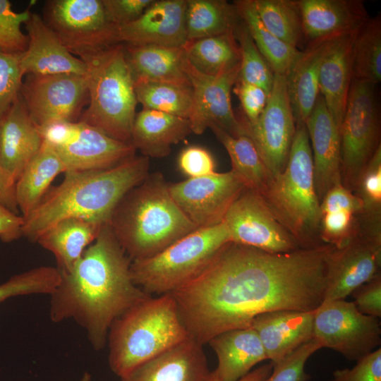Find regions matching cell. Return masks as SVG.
Wrapping results in <instances>:
<instances>
[{
  "instance_id": "46",
  "label": "cell",
  "mask_w": 381,
  "mask_h": 381,
  "mask_svg": "<svg viewBox=\"0 0 381 381\" xmlns=\"http://www.w3.org/2000/svg\"><path fill=\"white\" fill-rule=\"evenodd\" d=\"M357 230L356 215L349 211L341 210L322 215L320 236L323 243L341 248L353 238Z\"/></svg>"
},
{
  "instance_id": "37",
  "label": "cell",
  "mask_w": 381,
  "mask_h": 381,
  "mask_svg": "<svg viewBox=\"0 0 381 381\" xmlns=\"http://www.w3.org/2000/svg\"><path fill=\"white\" fill-rule=\"evenodd\" d=\"M265 28L277 38L297 49L305 44L298 0H253Z\"/></svg>"
},
{
  "instance_id": "20",
  "label": "cell",
  "mask_w": 381,
  "mask_h": 381,
  "mask_svg": "<svg viewBox=\"0 0 381 381\" xmlns=\"http://www.w3.org/2000/svg\"><path fill=\"white\" fill-rule=\"evenodd\" d=\"M313 160L315 188L321 202L326 193L341 183L339 129L320 94L305 121Z\"/></svg>"
},
{
  "instance_id": "7",
  "label": "cell",
  "mask_w": 381,
  "mask_h": 381,
  "mask_svg": "<svg viewBox=\"0 0 381 381\" xmlns=\"http://www.w3.org/2000/svg\"><path fill=\"white\" fill-rule=\"evenodd\" d=\"M86 65L89 105L79 121L131 143L138 99L124 44L117 43L80 57Z\"/></svg>"
},
{
  "instance_id": "42",
  "label": "cell",
  "mask_w": 381,
  "mask_h": 381,
  "mask_svg": "<svg viewBox=\"0 0 381 381\" xmlns=\"http://www.w3.org/2000/svg\"><path fill=\"white\" fill-rule=\"evenodd\" d=\"M30 8L18 13L11 8L8 0H0V52L7 54H22L28 47V37L21 25L30 15Z\"/></svg>"
},
{
  "instance_id": "14",
  "label": "cell",
  "mask_w": 381,
  "mask_h": 381,
  "mask_svg": "<svg viewBox=\"0 0 381 381\" xmlns=\"http://www.w3.org/2000/svg\"><path fill=\"white\" fill-rule=\"evenodd\" d=\"M238 118L271 177L282 172L286 165L296 130L286 75L274 73L267 104L255 122L248 123Z\"/></svg>"
},
{
  "instance_id": "6",
  "label": "cell",
  "mask_w": 381,
  "mask_h": 381,
  "mask_svg": "<svg viewBox=\"0 0 381 381\" xmlns=\"http://www.w3.org/2000/svg\"><path fill=\"white\" fill-rule=\"evenodd\" d=\"M260 195L301 248L324 244L320 236V202L315 188L313 154L305 123L296 126L284 169L270 177Z\"/></svg>"
},
{
  "instance_id": "24",
  "label": "cell",
  "mask_w": 381,
  "mask_h": 381,
  "mask_svg": "<svg viewBox=\"0 0 381 381\" xmlns=\"http://www.w3.org/2000/svg\"><path fill=\"white\" fill-rule=\"evenodd\" d=\"M315 311L282 310L261 313L251 323L273 365L313 339Z\"/></svg>"
},
{
  "instance_id": "39",
  "label": "cell",
  "mask_w": 381,
  "mask_h": 381,
  "mask_svg": "<svg viewBox=\"0 0 381 381\" xmlns=\"http://www.w3.org/2000/svg\"><path fill=\"white\" fill-rule=\"evenodd\" d=\"M138 102L152 109L188 119L193 107L191 87L169 83L134 81Z\"/></svg>"
},
{
  "instance_id": "32",
  "label": "cell",
  "mask_w": 381,
  "mask_h": 381,
  "mask_svg": "<svg viewBox=\"0 0 381 381\" xmlns=\"http://www.w3.org/2000/svg\"><path fill=\"white\" fill-rule=\"evenodd\" d=\"M65 172V167L56 151L42 142L40 150L15 184L16 201L23 217L39 205L56 176Z\"/></svg>"
},
{
  "instance_id": "35",
  "label": "cell",
  "mask_w": 381,
  "mask_h": 381,
  "mask_svg": "<svg viewBox=\"0 0 381 381\" xmlns=\"http://www.w3.org/2000/svg\"><path fill=\"white\" fill-rule=\"evenodd\" d=\"M240 20L234 3L226 0H187V41L232 32Z\"/></svg>"
},
{
  "instance_id": "9",
  "label": "cell",
  "mask_w": 381,
  "mask_h": 381,
  "mask_svg": "<svg viewBox=\"0 0 381 381\" xmlns=\"http://www.w3.org/2000/svg\"><path fill=\"white\" fill-rule=\"evenodd\" d=\"M375 85L352 79L339 128L342 185L352 191L380 145Z\"/></svg>"
},
{
  "instance_id": "28",
  "label": "cell",
  "mask_w": 381,
  "mask_h": 381,
  "mask_svg": "<svg viewBox=\"0 0 381 381\" xmlns=\"http://www.w3.org/2000/svg\"><path fill=\"white\" fill-rule=\"evenodd\" d=\"M193 133L188 119L143 109L135 114L131 143L143 156L162 158L169 155L171 147Z\"/></svg>"
},
{
  "instance_id": "3",
  "label": "cell",
  "mask_w": 381,
  "mask_h": 381,
  "mask_svg": "<svg viewBox=\"0 0 381 381\" xmlns=\"http://www.w3.org/2000/svg\"><path fill=\"white\" fill-rule=\"evenodd\" d=\"M149 159L134 155L106 169L65 172L63 181L23 217V236L36 242L53 225L70 217L109 223L122 198L149 174Z\"/></svg>"
},
{
  "instance_id": "30",
  "label": "cell",
  "mask_w": 381,
  "mask_h": 381,
  "mask_svg": "<svg viewBox=\"0 0 381 381\" xmlns=\"http://www.w3.org/2000/svg\"><path fill=\"white\" fill-rule=\"evenodd\" d=\"M332 39L308 43L286 76L288 96L296 126L305 123L320 95V67Z\"/></svg>"
},
{
  "instance_id": "38",
  "label": "cell",
  "mask_w": 381,
  "mask_h": 381,
  "mask_svg": "<svg viewBox=\"0 0 381 381\" xmlns=\"http://www.w3.org/2000/svg\"><path fill=\"white\" fill-rule=\"evenodd\" d=\"M353 79L377 85L381 80V18H369L356 34L352 48Z\"/></svg>"
},
{
  "instance_id": "51",
  "label": "cell",
  "mask_w": 381,
  "mask_h": 381,
  "mask_svg": "<svg viewBox=\"0 0 381 381\" xmlns=\"http://www.w3.org/2000/svg\"><path fill=\"white\" fill-rule=\"evenodd\" d=\"M363 200L342 183L332 188L320 202L322 215L325 213L346 210L355 215L363 212Z\"/></svg>"
},
{
  "instance_id": "55",
  "label": "cell",
  "mask_w": 381,
  "mask_h": 381,
  "mask_svg": "<svg viewBox=\"0 0 381 381\" xmlns=\"http://www.w3.org/2000/svg\"><path fill=\"white\" fill-rule=\"evenodd\" d=\"M0 204L18 214L15 197V184L6 177L0 167Z\"/></svg>"
},
{
  "instance_id": "2",
  "label": "cell",
  "mask_w": 381,
  "mask_h": 381,
  "mask_svg": "<svg viewBox=\"0 0 381 381\" xmlns=\"http://www.w3.org/2000/svg\"><path fill=\"white\" fill-rule=\"evenodd\" d=\"M131 262L109 223L104 224L75 265L60 272L59 284L49 295L52 321L73 320L93 349H102L113 322L150 296L133 283Z\"/></svg>"
},
{
  "instance_id": "57",
  "label": "cell",
  "mask_w": 381,
  "mask_h": 381,
  "mask_svg": "<svg viewBox=\"0 0 381 381\" xmlns=\"http://www.w3.org/2000/svg\"><path fill=\"white\" fill-rule=\"evenodd\" d=\"M80 381H91L90 374L87 372L84 373Z\"/></svg>"
},
{
  "instance_id": "47",
  "label": "cell",
  "mask_w": 381,
  "mask_h": 381,
  "mask_svg": "<svg viewBox=\"0 0 381 381\" xmlns=\"http://www.w3.org/2000/svg\"><path fill=\"white\" fill-rule=\"evenodd\" d=\"M329 381H381V348L358 359L352 368L334 370Z\"/></svg>"
},
{
  "instance_id": "53",
  "label": "cell",
  "mask_w": 381,
  "mask_h": 381,
  "mask_svg": "<svg viewBox=\"0 0 381 381\" xmlns=\"http://www.w3.org/2000/svg\"><path fill=\"white\" fill-rule=\"evenodd\" d=\"M75 123L58 121L37 128L43 142L53 148H57L68 142L74 133Z\"/></svg>"
},
{
  "instance_id": "16",
  "label": "cell",
  "mask_w": 381,
  "mask_h": 381,
  "mask_svg": "<svg viewBox=\"0 0 381 381\" xmlns=\"http://www.w3.org/2000/svg\"><path fill=\"white\" fill-rule=\"evenodd\" d=\"M183 68L193 90V107L188 119L192 133L200 135L214 125L233 137L247 135L231 100L240 66L218 75H210L196 69L185 54Z\"/></svg>"
},
{
  "instance_id": "26",
  "label": "cell",
  "mask_w": 381,
  "mask_h": 381,
  "mask_svg": "<svg viewBox=\"0 0 381 381\" xmlns=\"http://www.w3.org/2000/svg\"><path fill=\"white\" fill-rule=\"evenodd\" d=\"M357 32L332 39L320 67V94L339 129L353 79L352 48Z\"/></svg>"
},
{
  "instance_id": "27",
  "label": "cell",
  "mask_w": 381,
  "mask_h": 381,
  "mask_svg": "<svg viewBox=\"0 0 381 381\" xmlns=\"http://www.w3.org/2000/svg\"><path fill=\"white\" fill-rule=\"evenodd\" d=\"M217 358L213 370L221 381H237L267 357L262 342L252 327L222 332L209 342Z\"/></svg>"
},
{
  "instance_id": "49",
  "label": "cell",
  "mask_w": 381,
  "mask_h": 381,
  "mask_svg": "<svg viewBox=\"0 0 381 381\" xmlns=\"http://www.w3.org/2000/svg\"><path fill=\"white\" fill-rule=\"evenodd\" d=\"M178 167L189 178L205 176L216 172L212 155L208 150L198 145L188 146L180 152Z\"/></svg>"
},
{
  "instance_id": "11",
  "label": "cell",
  "mask_w": 381,
  "mask_h": 381,
  "mask_svg": "<svg viewBox=\"0 0 381 381\" xmlns=\"http://www.w3.org/2000/svg\"><path fill=\"white\" fill-rule=\"evenodd\" d=\"M43 20L78 58L117 44L102 0L48 1Z\"/></svg>"
},
{
  "instance_id": "18",
  "label": "cell",
  "mask_w": 381,
  "mask_h": 381,
  "mask_svg": "<svg viewBox=\"0 0 381 381\" xmlns=\"http://www.w3.org/2000/svg\"><path fill=\"white\" fill-rule=\"evenodd\" d=\"M53 149L62 161L66 172L109 169L135 155L136 151L131 144L116 140L80 121L75 123L68 142Z\"/></svg>"
},
{
  "instance_id": "48",
  "label": "cell",
  "mask_w": 381,
  "mask_h": 381,
  "mask_svg": "<svg viewBox=\"0 0 381 381\" xmlns=\"http://www.w3.org/2000/svg\"><path fill=\"white\" fill-rule=\"evenodd\" d=\"M232 91L238 97L243 112L238 117L248 123L255 122L263 111L268 99L266 92L257 85L237 79Z\"/></svg>"
},
{
  "instance_id": "40",
  "label": "cell",
  "mask_w": 381,
  "mask_h": 381,
  "mask_svg": "<svg viewBox=\"0 0 381 381\" xmlns=\"http://www.w3.org/2000/svg\"><path fill=\"white\" fill-rule=\"evenodd\" d=\"M234 33L241 53L238 79L260 87L269 96L274 83V72L259 52L247 27L241 20L234 29Z\"/></svg>"
},
{
  "instance_id": "19",
  "label": "cell",
  "mask_w": 381,
  "mask_h": 381,
  "mask_svg": "<svg viewBox=\"0 0 381 381\" xmlns=\"http://www.w3.org/2000/svg\"><path fill=\"white\" fill-rule=\"evenodd\" d=\"M187 0H155L136 20L116 28L117 43L183 47Z\"/></svg>"
},
{
  "instance_id": "17",
  "label": "cell",
  "mask_w": 381,
  "mask_h": 381,
  "mask_svg": "<svg viewBox=\"0 0 381 381\" xmlns=\"http://www.w3.org/2000/svg\"><path fill=\"white\" fill-rule=\"evenodd\" d=\"M246 188L231 170L169 184L173 200L198 228L223 222L229 208Z\"/></svg>"
},
{
  "instance_id": "25",
  "label": "cell",
  "mask_w": 381,
  "mask_h": 381,
  "mask_svg": "<svg viewBox=\"0 0 381 381\" xmlns=\"http://www.w3.org/2000/svg\"><path fill=\"white\" fill-rule=\"evenodd\" d=\"M202 345L190 337L141 364L121 381H207Z\"/></svg>"
},
{
  "instance_id": "5",
  "label": "cell",
  "mask_w": 381,
  "mask_h": 381,
  "mask_svg": "<svg viewBox=\"0 0 381 381\" xmlns=\"http://www.w3.org/2000/svg\"><path fill=\"white\" fill-rule=\"evenodd\" d=\"M188 337L173 295L149 296L111 324L107 337L109 368L121 379Z\"/></svg>"
},
{
  "instance_id": "45",
  "label": "cell",
  "mask_w": 381,
  "mask_h": 381,
  "mask_svg": "<svg viewBox=\"0 0 381 381\" xmlns=\"http://www.w3.org/2000/svg\"><path fill=\"white\" fill-rule=\"evenodd\" d=\"M21 54L0 52V119L20 95L23 74L20 67Z\"/></svg>"
},
{
  "instance_id": "8",
  "label": "cell",
  "mask_w": 381,
  "mask_h": 381,
  "mask_svg": "<svg viewBox=\"0 0 381 381\" xmlns=\"http://www.w3.org/2000/svg\"><path fill=\"white\" fill-rule=\"evenodd\" d=\"M230 241L224 222L198 228L158 254L132 261L133 282L150 296L171 293L198 277Z\"/></svg>"
},
{
  "instance_id": "29",
  "label": "cell",
  "mask_w": 381,
  "mask_h": 381,
  "mask_svg": "<svg viewBox=\"0 0 381 381\" xmlns=\"http://www.w3.org/2000/svg\"><path fill=\"white\" fill-rule=\"evenodd\" d=\"M134 81L169 83L191 87L183 68V47L124 44Z\"/></svg>"
},
{
  "instance_id": "56",
  "label": "cell",
  "mask_w": 381,
  "mask_h": 381,
  "mask_svg": "<svg viewBox=\"0 0 381 381\" xmlns=\"http://www.w3.org/2000/svg\"><path fill=\"white\" fill-rule=\"evenodd\" d=\"M272 365H262L249 372L237 381H264L271 374ZM207 381H221L213 371H210Z\"/></svg>"
},
{
  "instance_id": "34",
  "label": "cell",
  "mask_w": 381,
  "mask_h": 381,
  "mask_svg": "<svg viewBox=\"0 0 381 381\" xmlns=\"http://www.w3.org/2000/svg\"><path fill=\"white\" fill-rule=\"evenodd\" d=\"M234 31L187 41L183 46L186 58L196 69L210 75L240 66V49Z\"/></svg>"
},
{
  "instance_id": "21",
  "label": "cell",
  "mask_w": 381,
  "mask_h": 381,
  "mask_svg": "<svg viewBox=\"0 0 381 381\" xmlns=\"http://www.w3.org/2000/svg\"><path fill=\"white\" fill-rule=\"evenodd\" d=\"M25 25L28 44L20 59L23 75L58 73L85 75L84 61L68 51L40 16L30 13Z\"/></svg>"
},
{
  "instance_id": "50",
  "label": "cell",
  "mask_w": 381,
  "mask_h": 381,
  "mask_svg": "<svg viewBox=\"0 0 381 381\" xmlns=\"http://www.w3.org/2000/svg\"><path fill=\"white\" fill-rule=\"evenodd\" d=\"M155 0H102L109 21L116 26L129 23L138 18Z\"/></svg>"
},
{
  "instance_id": "54",
  "label": "cell",
  "mask_w": 381,
  "mask_h": 381,
  "mask_svg": "<svg viewBox=\"0 0 381 381\" xmlns=\"http://www.w3.org/2000/svg\"><path fill=\"white\" fill-rule=\"evenodd\" d=\"M23 218L0 204V240L14 241L23 236Z\"/></svg>"
},
{
  "instance_id": "36",
  "label": "cell",
  "mask_w": 381,
  "mask_h": 381,
  "mask_svg": "<svg viewBox=\"0 0 381 381\" xmlns=\"http://www.w3.org/2000/svg\"><path fill=\"white\" fill-rule=\"evenodd\" d=\"M209 128L227 151L231 170L246 188L262 193L271 176L251 139L247 135L233 137L214 125Z\"/></svg>"
},
{
  "instance_id": "1",
  "label": "cell",
  "mask_w": 381,
  "mask_h": 381,
  "mask_svg": "<svg viewBox=\"0 0 381 381\" xmlns=\"http://www.w3.org/2000/svg\"><path fill=\"white\" fill-rule=\"evenodd\" d=\"M334 247L270 253L227 243L198 277L171 292L189 337L203 346L222 332L250 327L261 313L315 310Z\"/></svg>"
},
{
  "instance_id": "52",
  "label": "cell",
  "mask_w": 381,
  "mask_h": 381,
  "mask_svg": "<svg viewBox=\"0 0 381 381\" xmlns=\"http://www.w3.org/2000/svg\"><path fill=\"white\" fill-rule=\"evenodd\" d=\"M351 295L353 298V303L361 313L377 318L381 317L380 274L358 286Z\"/></svg>"
},
{
  "instance_id": "44",
  "label": "cell",
  "mask_w": 381,
  "mask_h": 381,
  "mask_svg": "<svg viewBox=\"0 0 381 381\" xmlns=\"http://www.w3.org/2000/svg\"><path fill=\"white\" fill-rule=\"evenodd\" d=\"M363 200V214L380 217L381 146L375 152L359 178L356 189Z\"/></svg>"
},
{
  "instance_id": "12",
  "label": "cell",
  "mask_w": 381,
  "mask_h": 381,
  "mask_svg": "<svg viewBox=\"0 0 381 381\" xmlns=\"http://www.w3.org/2000/svg\"><path fill=\"white\" fill-rule=\"evenodd\" d=\"M20 96L37 127L58 121H78L89 99L85 75L75 73L28 74Z\"/></svg>"
},
{
  "instance_id": "22",
  "label": "cell",
  "mask_w": 381,
  "mask_h": 381,
  "mask_svg": "<svg viewBox=\"0 0 381 381\" xmlns=\"http://www.w3.org/2000/svg\"><path fill=\"white\" fill-rule=\"evenodd\" d=\"M306 44L356 32L370 18L361 0H298Z\"/></svg>"
},
{
  "instance_id": "23",
  "label": "cell",
  "mask_w": 381,
  "mask_h": 381,
  "mask_svg": "<svg viewBox=\"0 0 381 381\" xmlns=\"http://www.w3.org/2000/svg\"><path fill=\"white\" fill-rule=\"evenodd\" d=\"M42 142L19 95L0 119V167L10 181L16 184Z\"/></svg>"
},
{
  "instance_id": "41",
  "label": "cell",
  "mask_w": 381,
  "mask_h": 381,
  "mask_svg": "<svg viewBox=\"0 0 381 381\" xmlns=\"http://www.w3.org/2000/svg\"><path fill=\"white\" fill-rule=\"evenodd\" d=\"M60 281L61 272L57 267L40 266L30 269L0 284V302L19 296L50 295Z\"/></svg>"
},
{
  "instance_id": "43",
  "label": "cell",
  "mask_w": 381,
  "mask_h": 381,
  "mask_svg": "<svg viewBox=\"0 0 381 381\" xmlns=\"http://www.w3.org/2000/svg\"><path fill=\"white\" fill-rule=\"evenodd\" d=\"M320 349L313 338L273 364L271 374L264 381H308L310 375L305 371L306 363Z\"/></svg>"
},
{
  "instance_id": "33",
  "label": "cell",
  "mask_w": 381,
  "mask_h": 381,
  "mask_svg": "<svg viewBox=\"0 0 381 381\" xmlns=\"http://www.w3.org/2000/svg\"><path fill=\"white\" fill-rule=\"evenodd\" d=\"M241 20L274 73L286 75L301 55L302 50L291 46L274 36L262 23L253 0L234 2Z\"/></svg>"
},
{
  "instance_id": "31",
  "label": "cell",
  "mask_w": 381,
  "mask_h": 381,
  "mask_svg": "<svg viewBox=\"0 0 381 381\" xmlns=\"http://www.w3.org/2000/svg\"><path fill=\"white\" fill-rule=\"evenodd\" d=\"M103 225L81 218H66L47 229L36 242L54 255L61 272H67L95 241Z\"/></svg>"
},
{
  "instance_id": "15",
  "label": "cell",
  "mask_w": 381,
  "mask_h": 381,
  "mask_svg": "<svg viewBox=\"0 0 381 381\" xmlns=\"http://www.w3.org/2000/svg\"><path fill=\"white\" fill-rule=\"evenodd\" d=\"M380 231L359 224L345 246L334 247L327 261L323 301L346 299L361 285L380 274Z\"/></svg>"
},
{
  "instance_id": "10",
  "label": "cell",
  "mask_w": 381,
  "mask_h": 381,
  "mask_svg": "<svg viewBox=\"0 0 381 381\" xmlns=\"http://www.w3.org/2000/svg\"><path fill=\"white\" fill-rule=\"evenodd\" d=\"M313 338L322 348L357 361L380 347V318L361 313L353 301H322L315 311Z\"/></svg>"
},
{
  "instance_id": "4",
  "label": "cell",
  "mask_w": 381,
  "mask_h": 381,
  "mask_svg": "<svg viewBox=\"0 0 381 381\" xmlns=\"http://www.w3.org/2000/svg\"><path fill=\"white\" fill-rule=\"evenodd\" d=\"M131 261L152 257L198 229L173 200L162 174H150L120 200L109 221Z\"/></svg>"
},
{
  "instance_id": "13",
  "label": "cell",
  "mask_w": 381,
  "mask_h": 381,
  "mask_svg": "<svg viewBox=\"0 0 381 381\" xmlns=\"http://www.w3.org/2000/svg\"><path fill=\"white\" fill-rule=\"evenodd\" d=\"M223 222L231 242L270 253H285L300 247L272 214L258 191L246 188L229 208Z\"/></svg>"
}]
</instances>
